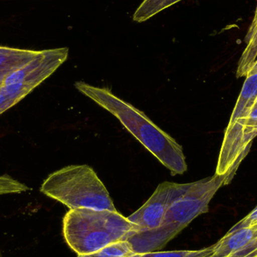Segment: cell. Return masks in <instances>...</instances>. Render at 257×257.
<instances>
[{
    "label": "cell",
    "mask_w": 257,
    "mask_h": 257,
    "mask_svg": "<svg viewBox=\"0 0 257 257\" xmlns=\"http://www.w3.org/2000/svg\"><path fill=\"white\" fill-rule=\"evenodd\" d=\"M15 105H17L16 102L12 98L9 97L3 91L2 87H0V114H3L12 107L15 106Z\"/></svg>",
    "instance_id": "obj_15"
},
{
    "label": "cell",
    "mask_w": 257,
    "mask_h": 257,
    "mask_svg": "<svg viewBox=\"0 0 257 257\" xmlns=\"http://www.w3.org/2000/svg\"><path fill=\"white\" fill-rule=\"evenodd\" d=\"M0 257H3V255H2L1 251H0Z\"/></svg>",
    "instance_id": "obj_18"
},
{
    "label": "cell",
    "mask_w": 257,
    "mask_h": 257,
    "mask_svg": "<svg viewBox=\"0 0 257 257\" xmlns=\"http://www.w3.org/2000/svg\"><path fill=\"white\" fill-rule=\"evenodd\" d=\"M134 253L132 244L124 240L113 243L93 253L78 255V257H128Z\"/></svg>",
    "instance_id": "obj_11"
},
{
    "label": "cell",
    "mask_w": 257,
    "mask_h": 257,
    "mask_svg": "<svg viewBox=\"0 0 257 257\" xmlns=\"http://www.w3.org/2000/svg\"><path fill=\"white\" fill-rule=\"evenodd\" d=\"M257 105V96H256V98H255L254 102H253V106H254V105ZM252 106V107H253Z\"/></svg>",
    "instance_id": "obj_17"
},
{
    "label": "cell",
    "mask_w": 257,
    "mask_h": 257,
    "mask_svg": "<svg viewBox=\"0 0 257 257\" xmlns=\"http://www.w3.org/2000/svg\"><path fill=\"white\" fill-rule=\"evenodd\" d=\"M214 244L195 250H173L134 253L128 257H209L214 251Z\"/></svg>",
    "instance_id": "obj_12"
},
{
    "label": "cell",
    "mask_w": 257,
    "mask_h": 257,
    "mask_svg": "<svg viewBox=\"0 0 257 257\" xmlns=\"http://www.w3.org/2000/svg\"><path fill=\"white\" fill-rule=\"evenodd\" d=\"M246 46L240 57L237 68V78L246 77L247 71L254 61L257 54V27L251 33L246 34Z\"/></svg>",
    "instance_id": "obj_10"
},
{
    "label": "cell",
    "mask_w": 257,
    "mask_h": 257,
    "mask_svg": "<svg viewBox=\"0 0 257 257\" xmlns=\"http://www.w3.org/2000/svg\"><path fill=\"white\" fill-rule=\"evenodd\" d=\"M187 184L166 181L159 184L150 199L127 217L130 222L137 226L136 233L158 228L164 220L168 208L176 197L187 188Z\"/></svg>",
    "instance_id": "obj_6"
},
{
    "label": "cell",
    "mask_w": 257,
    "mask_h": 257,
    "mask_svg": "<svg viewBox=\"0 0 257 257\" xmlns=\"http://www.w3.org/2000/svg\"><path fill=\"white\" fill-rule=\"evenodd\" d=\"M180 1L182 0H143L133 15V21L137 23L145 22Z\"/></svg>",
    "instance_id": "obj_9"
},
{
    "label": "cell",
    "mask_w": 257,
    "mask_h": 257,
    "mask_svg": "<svg viewBox=\"0 0 257 257\" xmlns=\"http://www.w3.org/2000/svg\"><path fill=\"white\" fill-rule=\"evenodd\" d=\"M136 232L137 226L118 211L78 208L69 210L63 217L65 241L78 255L124 241Z\"/></svg>",
    "instance_id": "obj_3"
},
{
    "label": "cell",
    "mask_w": 257,
    "mask_h": 257,
    "mask_svg": "<svg viewBox=\"0 0 257 257\" xmlns=\"http://www.w3.org/2000/svg\"><path fill=\"white\" fill-rule=\"evenodd\" d=\"M255 257H257V251L256 252V254H255Z\"/></svg>",
    "instance_id": "obj_19"
},
{
    "label": "cell",
    "mask_w": 257,
    "mask_h": 257,
    "mask_svg": "<svg viewBox=\"0 0 257 257\" xmlns=\"http://www.w3.org/2000/svg\"><path fill=\"white\" fill-rule=\"evenodd\" d=\"M39 51L0 46V87L15 71L31 61Z\"/></svg>",
    "instance_id": "obj_7"
},
{
    "label": "cell",
    "mask_w": 257,
    "mask_h": 257,
    "mask_svg": "<svg viewBox=\"0 0 257 257\" xmlns=\"http://www.w3.org/2000/svg\"><path fill=\"white\" fill-rule=\"evenodd\" d=\"M40 190L70 210L117 211L106 187L87 165H72L53 172L44 181Z\"/></svg>",
    "instance_id": "obj_4"
},
{
    "label": "cell",
    "mask_w": 257,
    "mask_h": 257,
    "mask_svg": "<svg viewBox=\"0 0 257 257\" xmlns=\"http://www.w3.org/2000/svg\"><path fill=\"white\" fill-rule=\"evenodd\" d=\"M257 224V207L253 210L248 215L240 220L239 222L234 225L229 232H233V231L238 230V229H242V228L250 227Z\"/></svg>",
    "instance_id": "obj_14"
},
{
    "label": "cell",
    "mask_w": 257,
    "mask_h": 257,
    "mask_svg": "<svg viewBox=\"0 0 257 257\" xmlns=\"http://www.w3.org/2000/svg\"><path fill=\"white\" fill-rule=\"evenodd\" d=\"M68 56V48L39 51L31 61L5 80L2 89L18 104L49 78L66 61Z\"/></svg>",
    "instance_id": "obj_5"
},
{
    "label": "cell",
    "mask_w": 257,
    "mask_h": 257,
    "mask_svg": "<svg viewBox=\"0 0 257 257\" xmlns=\"http://www.w3.org/2000/svg\"><path fill=\"white\" fill-rule=\"evenodd\" d=\"M257 236V224L227 232L214 244V251L209 257H228L245 246Z\"/></svg>",
    "instance_id": "obj_8"
},
{
    "label": "cell",
    "mask_w": 257,
    "mask_h": 257,
    "mask_svg": "<svg viewBox=\"0 0 257 257\" xmlns=\"http://www.w3.org/2000/svg\"><path fill=\"white\" fill-rule=\"evenodd\" d=\"M255 74H257V54L256 58H255L254 61L252 63L251 66H250V69L247 71V75H246V77L250 76V75H255Z\"/></svg>",
    "instance_id": "obj_16"
},
{
    "label": "cell",
    "mask_w": 257,
    "mask_h": 257,
    "mask_svg": "<svg viewBox=\"0 0 257 257\" xmlns=\"http://www.w3.org/2000/svg\"><path fill=\"white\" fill-rule=\"evenodd\" d=\"M235 169L224 175H216L196 182L188 183L187 188L172 202L162 224L154 230L138 232L128 237L135 253L158 251L182 232L193 220L209 211V204L219 189L229 184Z\"/></svg>",
    "instance_id": "obj_2"
},
{
    "label": "cell",
    "mask_w": 257,
    "mask_h": 257,
    "mask_svg": "<svg viewBox=\"0 0 257 257\" xmlns=\"http://www.w3.org/2000/svg\"><path fill=\"white\" fill-rule=\"evenodd\" d=\"M75 87L99 106L115 116L123 126L153 154L171 175H183L187 170L183 148L172 136L157 126L148 116L105 87H96L84 81Z\"/></svg>",
    "instance_id": "obj_1"
},
{
    "label": "cell",
    "mask_w": 257,
    "mask_h": 257,
    "mask_svg": "<svg viewBox=\"0 0 257 257\" xmlns=\"http://www.w3.org/2000/svg\"><path fill=\"white\" fill-rule=\"evenodd\" d=\"M30 188L10 175H0V195L15 194L28 191Z\"/></svg>",
    "instance_id": "obj_13"
}]
</instances>
